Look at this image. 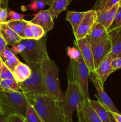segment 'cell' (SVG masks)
Returning a JSON list of instances; mask_svg holds the SVG:
<instances>
[{
    "instance_id": "obj_22",
    "label": "cell",
    "mask_w": 121,
    "mask_h": 122,
    "mask_svg": "<svg viewBox=\"0 0 121 122\" xmlns=\"http://www.w3.org/2000/svg\"><path fill=\"white\" fill-rule=\"evenodd\" d=\"M85 13L86 11L77 12L73 11H68L66 13V20L71 23L74 35L75 33L77 28L81 22Z\"/></svg>"
},
{
    "instance_id": "obj_28",
    "label": "cell",
    "mask_w": 121,
    "mask_h": 122,
    "mask_svg": "<svg viewBox=\"0 0 121 122\" xmlns=\"http://www.w3.org/2000/svg\"><path fill=\"white\" fill-rule=\"evenodd\" d=\"M26 119L27 122H43L34 108L29 103L27 107Z\"/></svg>"
},
{
    "instance_id": "obj_26",
    "label": "cell",
    "mask_w": 121,
    "mask_h": 122,
    "mask_svg": "<svg viewBox=\"0 0 121 122\" xmlns=\"http://www.w3.org/2000/svg\"><path fill=\"white\" fill-rule=\"evenodd\" d=\"M121 31V7H119L111 26L107 29L108 33Z\"/></svg>"
},
{
    "instance_id": "obj_5",
    "label": "cell",
    "mask_w": 121,
    "mask_h": 122,
    "mask_svg": "<svg viewBox=\"0 0 121 122\" xmlns=\"http://www.w3.org/2000/svg\"><path fill=\"white\" fill-rule=\"evenodd\" d=\"M46 38L47 36L45 35L38 40L23 39L21 41L25 45V50L20 55L27 64L41 63L45 58L49 57L46 46Z\"/></svg>"
},
{
    "instance_id": "obj_29",
    "label": "cell",
    "mask_w": 121,
    "mask_h": 122,
    "mask_svg": "<svg viewBox=\"0 0 121 122\" xmlns=\"http://www.w3.org/2000/svg\"><path fill=\"white\" fill-rule=\"evenodd\" d=\"M30 26L32 33H33V39L38 40V39H41L45 35H46L43 29L40 27V26H39V25L32 23L30 21Z\"/></svg>"
},
{
    "instance_id": "obj_3",
    "label": "cell",
    "mask_w": 121,
    "mask_h": 122,
    "mask_svg": "<svg viewBox=\"0 0 121 122\" xmlns=\"http://www.w3.org/2000/svg\"><path fill=\"white\" fill-rule=\"evenodd\" d=\"M90 73L82 57L77 60H70L67 70L68 82H75L78 84L84 100H90L88 91Z\"/></svg>"
},
{
    "instance_id": "obj_18",
    "label": "cell",
    "mask_w": 121,
    "mask_h": 122,
    "mask_svg": "<svg viewBox=\"0 0 121 122\" xmlns=\"http://www.w3.org/2000/svg\"><path fill=\"white\" fill-rule=\"evenodd\" d=\"M0 33L8 45L13 46L22 40V39L15 33L6 23L0 24Z\"/></svg>"
},
{
    "instance_id": "obj_33",
    "label": "cell",
    "mask_w": 121,
    "mask_h": 122,
    "mask_svg": "<svg viewBox=\"0 0 121 122\" xmlns=\"http://www.w3.org/2000/svg\"><path fill=\"white\" fill-rule=\"evenodd\" d=\"M25 15L20 14L19 13L14 11H10L8 13V19L11 21H17L24 19Z\"/></svg>"
},
{
    "instance_id": "obj_44",
    "label": "cell",
    "mask_w": 121,
    "mask_h": 122,
    "mask_svg": "<svg viewBox=\"0 0 121 122\" xmlns=\"http://www.w3.org/2000/svg\"><path fill=\"white\" fill-rule=\"evenodd\" d=\"M3 65H4V63H3V61H2V59H1V57H0V75H1V71H2Z\"/></svg>"
},
{
    "instance_id": "obj_43",
    "label": "cell",
    "mask_w": 121,
    "mask_h": 122,
    "mask_svg": "<svg viewBox=\"0 0 121 122\" xmlns=\"http://www.w3.org/2000/svg\"><path fill=\"white\" fill-rule=\"evenodd\" d=\"M109 116H110V122H116V120H115V119H114L113 116H112V114L111 112H109Z\"/></svg>"
},
{
    "instance_id": "obj_19",
    "label": "cell",
    "mask_w": 121,
    "mask_h": 122,
    "mask_svg": "<svg viewBox=\"0 0 121 122\" xmlns=\"http://www.w3.org/2000/svg\"><path fill=\"white\" fill-rule=\"evenodd\" d=\"M0 57L4 64L11 71H13L15 66L21 62L8 46H7L0 54Z\"/></svg>"
},
{
    "instance_id": "obj_37",
    "label": "cell",
    "mask_w": 121,
    "mask_h": 122,
    "mask_svg": "<svg viewBox=\"0 0 121 122\" xmlns=\"http://www.w3.org/2000/svg\"><path fill=\"white\" fill-rule=\"evenodd\" d=\"M24 36V39H33V33H32V29H31L30 26V21H28V24L25 28Z\"/></svg>"
},
{
    "instance_id": "obj_41",
    "label": "cell",
    "mask_w": 121,
    "mask_h": 122,
    "mask_svg": "<svg viewBox=\"0 0 121 122\" xmlns=\"http://www.w3.org/2000/svg\"><path fill=\"white\" fill-rule=\"evenodd\" d=\"M112 113V112H111ZM112 116L116 122H121V114L117 113H112Z\"/></svg>"
},
{
    "instance_id": "obj_10",
    "label": "cell",
    "mask_w": 121,
    "mask_h": 122,
    "mask_svg": "<svg viewBox=\"0 0 121 122\" xmlns=\"http://www.w3.org/2000/svg\"><path fill=\"white\" fill-rule=\"evenodd\" d=\"M74 44L79 51L84 63L88 68L90 72L95 70L93 55L91 50V44L86 38L74 41Z\"/></svg>"
},
{
    "instance_id": "obj_15",
    "label": "cell",
    "mask_w": 121,
    "mask_h": 122,
    "mask_svg": "<svg viewBox=\"0 0 121 122\" xmlns=\"http://www.w3.org/2000/svg\"><path fill=\"white\" fill-rule=\"evenodd\" d=\"M109 36L107 30L102 25L96 22L85 38L90 44L100 42Z\"/></svg>"
},
{
    "instance_id": "obj_30",
    "label": "cell",
    "mask_w": 121,
    "mask_h": 122,
    "mask_svg": "<svg viewBox=\"0 0 121 122\" xmlns=\"http://www.w3.org/2000/svg\"><path fill=\"white\" fill-rule=\"evenodd\" d=\"M66 52L70 60H77L81 57V52L77 48L68 46L66 48Z\"/></svg>"
},
{
    "instance_id": "obj_16",
    "label": "cell",
    "mask_w": 121,
    "mask_h": 122,
    "mask_svg": "<svg viewBox=\"0 0 121 122\" xmlns=\"http://www.w3.org/2000/svg\"><path fill=\"white\" fill-rule=\"evenodd\" d=\"M119 7V4H117L112 8L103 11L100 13L96 12L97 15L96 22L102 25L107 30L113 21Z\"/></svg>"
},
{
    "instance_id": "obj_14",
    "label": "cell",
    "mask_w": 121,
    "mask_h": 122,
    "mask_svg": "<svg viewBox=\"0 0 121 122\" xmlns=\"http://www.w3.org/2000/svg\"><path fill=\"white\" fill-rule=\"evenodd\" d=\"M113 60V57L109 54L107 57L104 58L95 69L94 73L103 85L109 75L113 72L112 66V62Z\"/></svg>"
},
{
    "instance_id": "obj_31",
    "label": "cell",
    "mask_w": 121,
    "mask_h": 122,
    "mask_svg": "<svg viewBox=\"0 0 121 122\" xmlns=\"http://www.w3.org/2000/svg\"><path fill=\"white\" fill-rule=\"evenodd\" d=\"M3 79H14L13 72L4 64L2 70L0 75V80Z\"/></svg>"
},
{
    "instance_id": "obj_1",
    "label": "cell",
    "mask_w": 121,
    "mask_h": 122,
    "mask_svg": "<svg viewBox=\"0 0 121 122\" xmlns=\"http://www.w3.org/2000/svg\"><path fill=\"white\" fill-rule=\"evenodd\" d=\"M43 122H65L62 102L46 95L26 97Z\"/></svg>"
},
{
    "instance_id": "obj_36",
    "label": "cell",
    "mask_w": 121,
    "mask_h": 122,
    "mask_svg": "<svg viewBox=\"0 0 121 122\" xmlns=\"http://www.w3.org/2000/svg\"><path fill=\"white\" fill-rule=\"evenodd\" d=\"M8 122H27L26 118L17 114H11L9 116Z\"/></svg>"
},
{
    "instance_id": "obj_40",
    "label": "cell",
    "mask_w": 121,
    "mask_h": 122,
    "mask_svg": "<svg viewBox=\"0 0 121 122\" xmlns=\"http://www.w3.org/2000/svg\"><path fill=\"white\" fill-rule=\"evenodd\" d=\"M9 115L5 112L0 111V122H8Z\"/></svg>"
},
{
    "instance_id": "obj_9",
    "label": "cell",
    "mask_w": 121,
    "mask_h": 122,
    "mask_svg": "<svg viewBox=\"0 0 121 122\" xmlns=\"http://www.w3.org/2000/svg\"><path fill=\"white\" fill-rule=\"evenodd\" d=\"M91 44V50L93 55L95 69L101 62L107 57L112 50V43L109 36L100 42Z\"/></svg>"
},
{
    "instance_id": "obj_27",
    "label": "cell",
    "mask_w": 121,
    "mask_h": 122,
    "mask_svg": "<svg viewBox=\"0 0 121 122\" xmlns=\"http://www.w3.org/2000/svg\"><path fill=\"white\" fill-rule=\"evenodd\" d=\"M46 5V4L42 0H34V1H32V2L27 5L22 6L21 8H22V10L24 11L30 10L35 13H37V12L39 13L43 9Z\"/></svg>"
},
{
    "instance_id": "obj_21",
    "label": "cell",
    "mask_w": 121,
    "mask_h": 122,
    "mask_svg": "<svg viewBox=\"0 0 121 122\" xmlns=\"http://www.w3.org/2000/svg\"><path fill=\"white\" fill-rule=\"evenodd\" d=\"M112 43L110 54L113 59L121 57V31L109 33Z\"/></svg>"
},
{
    "instance_id": "obj_17",
    "label": "cell",
    "mask_w": 121,
    "mask_h": 122,
    "mask_svg": "<svg viewBox=\"0 0 121 122\" xmlns=\"http://www.w3.org/2000/svg\"><path fill=\"white\" fill-rule=\"evenodd\" d=\"M12 72L14 80L18 83H21L30 77L32 70L28 64L20 62L15 66Z\"/></svg>"
},
{
    "instance_id": "obj_2",
    "label": "cell",
    "mask_w": 121,
    "mask_h": 122,
    "mask_svg": "<svg viewBox=\"0 0 121 122\" xmlns=\"http://www.w3.org/2000/svg\"><path fill=\"white\" fill-rule=\"evenodd\" d=\"M41 71L46 95L59 102H62L64 95L58 77L59 69L56 63L49 58L41 62Z\"/></svg>"
},
{
    "instance_id": "obj_7",
    "label": "cell",
    "mask_w": 121,
    "mask_h": 122,
    "mask_svg": "<svg viewBox=\"0 0 121 122\" xmlns=\"http://www.w3.org/2000/svg\"><path fill=\"white\" fill-rule=\"evenodd\" d=\"M83 95L79 86L75 82H68L66 91L62 102L65 122H73L72 115L75 110L83 102Z\"/></svg>"
},
{
    "instance_id": "obj_38",
    "label": "cell",
    "mask_w": 121,
    "mask_h": 122,
    "mask_svg": "<svg viewBox=\"0 0 121 122\" xmlns=\"http://www.w3.org/2000/svg\"><path fill=\"white\" fill-rule=\"evenodd\" d=\"M112 66L113 72L116 70L121 69V57L115 58L112 62Z\"/></svg>"
},
{
    "instance_id": "obj_24",
    "label": "cell",
    "mask_w": 121,
    "mask_h": 122,
    "mask_svg": "<svg viewBox=\"0 0 121 122\" xmlns=\"http://www.w3.org/2000/svg\"><path fill=\"white\" fill-rule=\"evenodd\" d=\"M28 23V21H26L24 19H22V20H17V21L8 20L6 23L21 39H24V32L25 28L27 26Z\"/></svg>"
},
{
    "instance_id": "obj_47",
    "label": "cell",
    "mask_w": 121,
    "mask_h": 122,
    "mask_svg": "<svg viewBox=\"0 0 121 122\" xmlns=\"http://www.w3.org/2000/svg\"><path fill=\"white\" fill-rule=\"evenodd\" d=\"M119 7H121V0H120L119 2Z\"/></svg>"
},
{
    "instance_id": "obj_35",
    "label": "cell",
    "mask_w": 121,
    "mask_h": 122,
    "mask_svg": "<svg viewBox=\"0 0 121 122\" xmlns=\"http://www.w3.org/2000/svg\"><path fill=\"white\" fill-rule=\"evenodd\" d=\"M8 13V8L0 7V24L7 23Z\"/></svg>"
},
{
    "instance_id": "obj_20",
    "label": "cell",
    "mask_w": 121,
    "mask_h": 122,
    "mask_svg": "<svg viewBox=\"0 0 121 122\" xmlns=\"http://www.w3.org/2000/svg\"><path fill=\"white\" fill-rule=\"evenodd\" d=\"M72 0H53L48 8L53 19H56L60 13L67 9Z\"/></svg>"
},
{
    "instance_id": "obj_11",
    "label": "cell",
    "mask_w": 121,
    "mask_h": 122,
    "mask_svg": "<svg viewBox=\"0 0 121 122\" xmlns=\"http://www.w3.org/2000/svg\"><path fill=\"white\" fill-rule=\"evenodd\" d=\"M97 13L94 10L86 11L81 22L74 34L75 39H80L87 36L90 29L97 20Z\"/></svg>"
},
{
    "instance_id": "obj_4",
    "label": "cell",
    "mask_w": 121,
    "mask_h": 122,
    "mask_svg": "<svg viewBox=\"0 0 121 122\" xmlns=\"http://www.w3.org/2000/svg\"><path fill=\"white\" fill-rule=\"evenodd\" d=\"M0 101L2 110L8 115L17 114L26 118L28 100L21 92L0 90Z\"/></svg>"
},
{
    "instance_id": "obj_46",
    "label": "cell",
    "mask_w": 121,
    "mask_h": 122,
    "mask_svg": "<svg viewBox=\"0 0 121 122\" xmlns=\"http://www.w3.org/2000/svg\"><path fill=\"white\" fill-rule=\"evenodd\" d=\"M0 111H2V112H3V110H2V105H1V101H0Z\"/></svg>"
},
{
    "instance_id": "obj_32",
    "label": "cell",
    "mask_w": 121,
    "mask_h": 122,
    "mask_svg": "<svg viewBox=\"0 0 121 122\" xmlns=\"http://www.w3.org/2000/svg\"><path fill=\"white\" fill-rule=\"evenodd\" d=\"M119 1L120 0H107L106 2L104 3V4L96 12H97V13H100V12H102L103 11L109 9V8L113 7L115 5L119 4Z\"/></svg>"
},
{
    "instance_id": "obj_6",
    "label": "cell",
    "mask_w": 121,
    "mask_h": 122,
    "mask_svg": "<svg viewBox=\"0 0 121 122\" xmlns=\"http://www.w3.org/2000/svg\"><path fill=\"white\" fill-rule=\"evenodd\" d=\"M28 64L32 70L30 77L23 82L19 83L21 92L26 97L36 95H46L41 71V63Z\"/></svg>"
},
{
    "instance_id": "obj_12",
    "label": "cell",
    "mask_w": 121,
    "mask_h": 122,
    "mask_svg": "<svg viewBox=\"0 0 121 122\" xmlns=\"http://www.w3.org/2000/svg\"><path fill=\"white\" fill-rule=\"evenodd\" d=\"M89 100H84L77 108V122H103L91 107Z\"/></svg>"
},
{
    "instance_id": "obj_13",
    "label": "cell",
    "mask_w": 121,
    "mask_h": 122,
    "mask_svg": "<svg viewBox=\"0 0 121 122\" xmlns=\"http://www.w3.org/2000/svg\"><path fill=\"white\" fill-rule=\"evenodd\" d=\"M30 21L42 27L46 33L51 30L54 26L53 19L49 9L40 11Z\"/></svg>"
},
{
    "instance_id": "obj_8",
    "label": "cell",
    "mask_w": 121,
    "mask_h": 122,
    "mask_svg": "<svg viewBox=\"0 0 121 122\" xmlns=\"http://www.w3.org/2000/svg\"><path fill=\"white\" fill-rule=\"evenodd\" d=\"M89 78L90 79L92 83L94 85L96 90H97V94L95 95V96L98 100L97 101H99L109 112H112V113H120L117 110L116 107L114 105L113 102L112 101L110 98L108 96L107 94L104 91L103 85L100 83L99 79L97 77V75H96L94 71L90 73Z\"/></svg>"
},
{
    "instance_id": "obj_45",
    "label": "cell",
    "mask_w": 121,
    "mask_h": 122,
    "mask_svg": "<svg viewBox=\"0 0 121 122\" xmlns=\"http://www.w3.org/2000/svg\"><path fill=\"white\" fill-rule=\"evenodd\" d=\"M32 1H34V0H32ZM42 1H44V2L46 4V5H49V4L51 3L53 0H42Z\"/></svg>"
},
{
    "instance_id": "obj_34",
    "label": "cell",
    "mask_w": 121,
    "mask_h": 122,
    "mask_svg": "<svg viewBox=\"0 0 121 122\" xmlns=\"http://www.w3.org/2000/svg\"><path fill=\"white\" fill-rule=\"evenodd\" d=\"M25 50V45L21 42V41L18 44H15V45H13L11 48L12 52L14 54H21V52H23L24 50Z\"/></svg>"
},
{
    "instance_id": "obj_23",
    "label": "cell",
    "mask_w": 121,
    "mask_h": 122,
    "mask_svg": "<svg viewBox=\"0 0 121 122\" xmlns=\"http://www.w3.org/2000/svg\"><path fill=\"white\" fill-rule=\"evenodd\" d=\"M91 107L103 122H110L109 111L98 101L89 100Z\"/></svg>"
},
{
    "instance_id": "obj_25",
    "label": "cell",
    "mask_w": 121,
    "mask_h": 122,
    "mask_svg": "<svg viewBox=\"0 0 121 122\" xmlns=\"http://www.w3.org/2000/svg\"><path fill=\"white\" fill-rule=\"evenodd\" d=\"M0 90L4 91H21L19 83L14 79L0 80Z\"/></svg>"
},
{
    "instance_id": "obj_39",
    "label": "cell",
    "mask_w": 121,
    "mask_h": 122,
    "mask_svg": "<svg viewBox=\"0 0 121 122\" xmlns=\"http://www.w3.org/2000/svg\"><path fill=\"white\" fill-rule=\"evenodd\" d=\"M7 43L0 33V54L7 46Z\"/></svg>"
},
{
    "instance_id": "obj_42",
    "label": "cell",
    "mask_w": 121,
    "mask_h": 122,
    "mask_svg": "<svg viewBox=\"0 0 121 122\" xmlns=\"http://www.w3.org/2000/svg\"><path fill=\"white\" fill-rule=\"evenodd\" d=\"M8 0H0V7L7 8Z\"/></svg>"
}]
</instances>
